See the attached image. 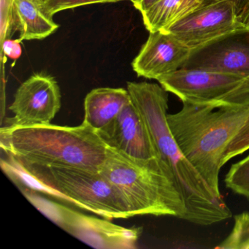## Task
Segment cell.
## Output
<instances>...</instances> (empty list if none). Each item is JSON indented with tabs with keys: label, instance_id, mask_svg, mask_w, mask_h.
<instances>
[{
	"label": "cell",
	"instance_id": "5",
	"mask_svg": "<svg viewBox=\"0 0 249 249\" xmlns=\"http://www.w3.org/2000/svg\"><path fill=\"white\" fill-rule=\"evenodd\" d=\"M100 172L124 196L135 216L171 215L184 220L183 199L160 160H137L108 147Z\"/></svg>",
	"mask_w": 249,
	"mask_h": 249
},
{
	"label": "cell",
	"instance_id": "3",
	"mask_svg": "<svg viewBox=\"0 0 249 249\" xmlns=\"http://www.w3.org/2000/svg\"><path fill=\"white\" fill-rule=\"evenodd\" d=\"M1 165L19 188L49 195L107 219L135 216L124 196L100 171L24 164L9 157L2 160Z\"/></svg>",
	"mask_w": 249,
	"mask_h": 249
},
{
	"label": "cell",
	"instance_id": "4",
	"mask_svg": "<svg viewBox=\"0 0 249 249\" xmlns=\"http://www.w3.org/2000/svg\"><path fill=\"white\" fill-rule=\"evenodd\" d=\"M0 142L7 157L27 164L71 166L100 171L107 146L95 129L49 124L1 129Z\"/></svg>",
	"mask_w": 249,
	"mask_h": 249
},
{
	"label": "cell",
	"instance_id": "12",
	"mask_svg": "<svg viewBox=\"0 0 249 249\" xmlns=\"http://www.w3.org/2000/svg\"><path fill=\"white\" fill-rule=\"evenodd\" d=\"M182 68L249 77V30L231 35L194 51Z\"/></svg>",
	"mask_w": 249,
	"mask_h": 249
},
{
	"label": "cell",
	"instance_id": "15",
	"mask_svg": "<svg viewBox=\"0 0 249 249\" xmlns=\"http://www.w3.org/2000/svg\"><path fill=\"white\" fill-rule=\"evenodd\" d=\"M202 5V0H158L142 13L144 25L149 33L167 30Z\"/></svg>",
	"mask_w": 249,
	"mask_h": 249
},
{
	"label": "cell",
	"instance_id": "19",
	"mask_svg": "<svg viewBox=\"0 0 249 249\" xmlns=\"http://www.w3.org/2000/svg\"><path fill=\"white\" fill-rule=\"evenodd\" d=\"M121 1L125 0H44L43 8L48 15L53 17L55 14L65 10L72 9L90 4L118 2ZM128 1L131 2V0Z\"/></svg>",
	"mask_w": 249,
	"mask_h": 249
},
{
	"label": "cell",
	"instance_id": "16",
	"mask_svg": "<svg viewBox=\"0 0 249 249\" xmlns=\"http://www.w3.org/2000/svg\"><path fill=\"white\" fill-rule=\"evenodd\" d=\"M216 249H249V212L234 216L232 230Z\"/></svg>",
	"mask_w": 249,
	"mask_h": 249
},
{
	"label": "cell",
	"instance_id": "11",
	"mask_svg": "<svg viewBox=\"0 0 249 249\" xmlns=\"http://www.w3.org/2000/svg\"><path fill=\"white\" fill-rule=\"evenodd\" d=\"M193 51L168 32H151L132 62L138 76L155 79L183 68Z\"/></svg>",
	"mask_w": 249,
	"mask_h": 249
},
{
	"label": "cell",
	"instance_id": "9",
	"mask_svg": "<svg viewBox=\"0 0 249 249\" xmlns=\"http://www.w3.org/2000/svg\"><path fill=\"white\" fill-rule=\"evenodd\" d=\"M59 84L53 77L35 73L20 85L9 109L14 114L8 125L49 124L61 108Z\"/></svg>",
	"mask_w": 249,
	"mask_h": 249
},
{
	"label": "cell",
	"instance_id": "7",
	"mask_svg": "<svg viewBox=\"0 0 249 249\" xmlns=\"http://www.w3.org/2000/svg\"><path fill=\"white\" fill-rule=\"evenodd\" d=\"M158 81L183 103L224 101L249 91V77L207 70L180 68Z\"/></svg>",
	"mask_w": 249,
	"mask_h": 249
},
{
	"label": "cell",
	"instance_id": "25",
	"mask_svg": "<svg viewBox=\"0 0 249 249\" xmlns=\"http://www.w3.org/2000/svg\"><path fill=\"white\" fill-rule=\"evenodd\" d=\"M217 1H220V0H202V5H208L212 2H217Z\"/></svg>",
	"mask_w": 249,
	"mask_h": 249
},
{
	"label": "cell",
	"instance_id": "21",
	"mask_svg": "<svg viewBox=\"0 0 249 249\" xmlns=\"http://www.w3.org/2000/svg\"><path fill=\"white\" fill-rule=\"evenodd\" d=\"M20 43L21 41H19L18 39L17 40H12L11 38L6 39L2 43V49L4 54L14 60L19 59L21 53H22V49H21Z\"/></svg>",
	"mask_w": 249,
	"mask_h": 249
},
{
	"label": "cell",
	"instance_id": "22",
	"mask_svg": "<svg viewBox=\"0 0 249 249\" xmlns=\"http://www.w3.org/2000/svg\"><path fill=\"white\" fill-rule=\"evenodd\" d=\"M158 0H131L134 7L138 10L141 14L149 9Z\"/></svg>",
	"mask_w": 249,
	"mask_h": 249
},
{
	"label": "cell",
	"instance_id": "1",
	"mask_svg": "<svg viewBox=\"0 0 249 249\" xmlns=\"http://www.w3.org/2000/svg\"><path fill=\"white\" fill-rule=\"evenodd\" d=\"M131 100L145 121L159 158L176 185L186 209L184 220L208 226L228 219L231 212L182 152L167 121V91L157 84L129 82Z\"/></svg>",
	"mask_w": 249,
	"mask_h": 249
},
{
	"label": "cell",
	"instance_id": "2",
	"mask_svg": "<svg viewBox=\"0 0 249 249\" xmlns=\"http://www.w3.org/2000/svg\"><path fill=\"white\" fill-rule=\"evenodd\" d=\"M249 116V91L224 101L183 103L181 110L167 114L173 138L215 195L226 150Z\"/></svg>",
	"mask_w": 249,
	"mask_h": 249
},
{
	"label": "cell",
	"instance_id": "13",
	"mask_svg": "<svg viewBox=\"0 0 249 249\" xmlns=\"http://www.w3.org/2000/svg\"><path fill=\"white\" fill-rule=\"evenodd\" d=\"M131 101L128 90L122 88H97L84 100V123L97 132L108 126Z\"/></svg>",
	"mask_w": 249,
	"mask_h": 249
},
{
	"label": "cell",
	"instance_id": "14",
	"mask_svg": "<svg viewBox=\"0 0 249 249\" xmlns=\"http://www.w3.org/2000/svg\"><path fill=\"white\" fill-rule=\"evenodd\" d=\"M20 32L19 41L42 40L53 34L59 25L43 8V2L14 0Z\"/></svg>",
	"mask_w": 249,
	"mask_h": 249
},
{
	"label": "cell",
	"instance_id": "8",
	"mask_svg": "<svg viewBox=\"0 0 249 249\" xmlns=\"http://www.w3.org/2000/svg\"><path fill=\"white\" fill-rule=\"evenodd\" d=\"M247 30L240 23L232 2L220 0L202 5L163 31L171 33L194 52Z\"/></svg>",
	"mask_w": 249,
	"mask_h": 249
},
{
	"label": "cell",
	"instance_id": "20",
	"mask_svg": "<svg viewBox=\"0 0 249 249\" xmlns=\"http://www.w3.org/2000/svg\"><path fill=\"white\" fill-rule=\"evenodd\" d=\"M248 150H249V116L238 133L229 144L223 158V166L231 159L243 154Z\"/></svg>",
	"mask_w": 249,
	"mask_h": 249
},
{
	"label": "cell",
	"instance_id": "10",
	"mask_svg": "<svg viewBox=\"0 0 249 249\" xmlns=\"http://www.w3.org/2000/svg\"><path fill=\"white\" fill-rule=\"evenodd\" d=\"M97 133L107 146L132 158L160 161L145 121L132 100L108 126Z\"/></svg>",
	"mask_w": 249,
	"mask_h": 249
},
{
	"label": "cell",
	"instance_id": "24",
	"mask_svg": "<svg viewBox=\"0 0 249 249\" xmlns=\"http://www.w3.org/2000/svg\"><path fill=\"white\" fill-rule=\"evenodd\" d=\"M239 19H240V23L249 30V8H248L247 11L240 17Z\"/></svg>",
	"mask_w": 249,
	"mask_h": 249
},
{
	"label": "cell",
	"instance_id": "26",
	"mask_svg": "<svg viewBox=\"0 0 249 249\" xmlns=\"http://www.w3.org/2000/svg\"><path fill=\"white\" fill-rule=\"evenodd\" d=\"M36 1H40V2H43L44 0H36Z\"/></svg>",
	"mask_w": 249,
	"mask_h": 249
},
{
	"label": "cell",
	"instance_id": "18",
	"mask_svg": "<svg viewBox=\"0 0 249 249\" xmlns=\"http://www.w3.org/2000/svg\"><path fill=\"white\" fill-rule=\"evenodd\" d=\"M18 31V18L14 0H0V38L1 44Z\"/></svg>",
	"mask_w": 249,
	"mask_h": 249
},
{
	"label": "cell",
	"instance_id": "23",
	"mask_svg": "<svg viewBox=\"0 0 249 249\" xmlns=\"http://www.w3.org/2000/svg\"><path fill=\"white\" fill-rule=\"evenodd\" d=\"M230 1L234 4L239 18L249 8V0H230Z\"/></svg>",
	"mask_w": 249,
	"mask_h": 249
},
{
	"label": "cell",
	"instance_id": "6",
	"mask_svg": "<svg viewBox=\"0 0 249 249\" xmlns=\"http://www.w3.org/2000/svg\"><path fill=\"white\" fill-rule=\"evenodd\" d=\"M39 211L71 235L97 249H133L142 234L140 227H124L110 219L81 213L62 204L43 197L38 192L20 188Z\"/></svg>",
	"mask_w": 249,
	"mask_h": 249
},
{
	"label": "cell",
	"instance_id": "17",
	"mask_svg": "<svg viewBox=\"0 0 249 249\" xmlns=\"http://www.w3.org/2000/svg\"><path fill=\"white\" fill-rule=\"evenodd\" d=\"M224 182L234 193L249 199V154L231 166Z\"/></svg>",
	"mask_w": 249,
	"mask_h": 249
}]
</instances>
